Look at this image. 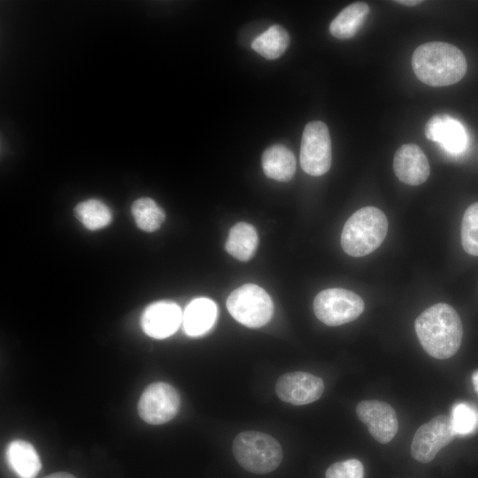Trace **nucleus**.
Listing matches in <instances>:
<instances>
[{
	"label": "nucleus",
	"mask_w": 478,
	"mask_h": 478,
	"mask_svg": "<svg viewBox=\"0 0 478 478\" xmlns=\"http://www.w3.org/2000/svg\"><path fill=\"white\" fill-rule=\"evenodd\" d=\"M415 331L425 351L437 359L453 356L463 336L458 312L445 303L436 304L423 311L415 320Z\"/></svg>",
	"instance_id": "obj_1"
},
{
	"label": "nucleus",
	"mask_w": 478,
	"mask_h": 478,
	"mask_svg": "<svg viewBox=\"0 0 478 478\" xmlns=\"http://www.w3.org/2000/svg\"><path fill=\"white\" fill-rule=\"evenodd\" d=\"M412 66L423 83L443 87L459 81L466 73L467 63L456 46L444 42H429L415 49Z\"/></svg>",
	"instance_id": "obj_2"
},
{
	"label": "nucleus",
	"mask_w": 478,
	"mask_h": 478,
	"mask_svg": "<svg viewBox=\"0 0 478 478\" xmlns=\"http://www.w3.org/2000/svg\"><path fill=\"white\" fill-rule=\"evenodd\" d=\"M388 231V220L377 207L366 206L356 211L345 222L341 245L351 257H363L375 251Z\"/></svg>",
	"instance_id": "obj_3"
},
{
	"label": "nucleus",
	"mask_w": 478,
	"mask_h": 478,
	"mask_svg": "<svg viewBox=\"0 0 478 478\" xmlns=\"http://www.w3.org/2000/svg\"><path fill=\"white\" fill-rule=\"evenodd\" d=\"M232 451L238 464L253 474H268L275 470L282 459L279 442L258 431L238 434L233 441Z\"/></svg>",
	"instance_id": "obj_4"
},
{
	"label": "nucleus",
	"mask_w": 478,
	"mask_h": 478,
	"mask_svg": "<svg viewBox=\"0 0 478 478\" xmlns=\"http://www.w3.org/2000/svg\"><path fill=\"white\" fill-rule=\"evenodd\" d=\"M231 316L252 328L266 325L274 313L271 297L261 287L248 283L235 289L227 299Z\"/></svg>",
	"instance_id": "obj_5"
},
{
	"label": "nucleus",
	"mask_w": 478,
	"mask_h": 478,
	"mask_svg": "<svg viewBox=\"0 0 478 478\" xmlns=\"http://www.w3.org/2000/svg\"><path fill=\"white\" fill-rule=\"evenodd\" d=\"M364 308V301L358 295L340 288L324 289L313 301L316 317L328 326H340L355 320Z\"/></svg>",
	"instance_id": "obj_6"
},
{
	"label": "nucleus",
	"mask_w": 478,
	"mask_h": 478,
	"mask_svg": "<svg viewBox=\"0 0 478 478\" xmlns=\"http://www.w3.org/2000/svg\"><path fill=\"white\" fill-rule=\"evenodd\" d=\"M331 160V140L327 125L319 120L307 123L300 147L302 169L310 175L320 176L329 170Z\"/></svg>",
	"instance_id": "obj_7"
},
{
	"label": "nucleus",
	"mask_w": 478,
	"mask_h": 478,
	"mask_svg": "<svg viewBox=\"0 0 478 478\" xmlns=\"http://www.w3.org/2000/svg\"><path fill=\"white\" fill-rule=\"evenodd\" d=\"M181 406L178 391L166 382L146 387L138 402V413L147 423L160 425L175 417Z\"/></svg>",
	"instance_id": "obj_8"
},
{
	"label": "nucleus",
	"mask_w": 478,
	"mask_h": 478,
	"mask_svg": "<svg viewBox=\"0 0 478 478\" xmlns=\"http://www.w3.org/2000/svg\"><path fill=\"white\" fill-rule=\"evenodd\" d=\"M455 436L450 417L436 416L417 429L411 444V454L417 461L428 463Z\"/></svg>",
	"instance_id": "obj_9"
},
{
	"label": "nucleus",
	"mask_w": 478,
	"mask_h": 478,
	"mask_svg": "<svg viewBox=\"0 0 478 478\" xmlns=\"http://www.w3.org/2000/svg\"><path fill=\"white\" fill-rule=\"evenodd\" d=\"M324 391L321 378L305 372H292L279 377L275 392L279 398L294 405H303L318 400Z\"/></svg>",
	"instance_id": "obj_10"
},
{
	"label": "nucleus",
	"mask_w": 478,
	"mask_h": 478,
	"mask_svg": "<svg viewBox=\"0 0 478 478\" xmlns=\"http://www.w3.org/2000/svg\"><path fill=\"white\" fill-rule=\"evenodd\" d=\"M356 412L377 442L388 443L396 436L398 429L397 418L389 404L378 400H364L358 404Z\"/></svg>",
	"instance_id": "obj_11"
},
{
	"label": "nucleus",
	"mask_w": 478,
	"mask_h": 478,
	"mask_svg": "<svg viewBox=\"0 0 478 478\" xmlns=\"http://www.w3.org/2000/svg\"><path fill=\"white\" fill-rule=\"evenodd\" d=\"M181 321V308L171 301L154 302L144 309L141 316L142 329L155 339L171 336L179 328Z\"/></svg>",
	"instance_id": "obj_12"
},
{
	"label": "nucleus",
	"mask_w": 478,
	"mask_h": 478,
	"mask_svg": "<svg viewBox=\"0 0 478 478\" xmlns=\"http://www.w3.org/2000/svg\"><path fill=\"white\" fill-rule=\"evenodd\" d=\"M424 131L428 140L438 143L448 153L459 155L467 148L468 135L464 126L447 114L431 117Z\"/></svg>",
	"instance_id": "obj_13"
},
{
	"label": "nucleus",
	"mask_w": 478,
	"mask_h": 478,
	"mask_svg": "<svg viewBox=\"0 0 478 478\" xmlns=\"http://www.w3.org/2000/svg\"><path fill=\"white\" fill-rule=\"evenodd\" d=\"M393 169L396 176L404 183L420 185L430 173L428 160L423 150L416 144L401 145L394 155Z\"/></svg>",
	"instance_id": "obj_14"
},
{
	"label": "nucleus",
	"mask_w": 478,
	"mask_h": 478,
	"mask_svg": "<svg viewBox=\"0 0 478 478\" xmlns=\"http://www.w3.org/2000/svg\"><path fill=\"white\" fill-rule=\"evenodd\" d=\"M218 315L216 304L206 297L192 300L182 312V327L190 336L205 334L214 325Z\"/></svg>",
	"instance_id": "obj_15"
},
{
	"label": "nucleus",
	"mask_w": 478,
	"mask_h": 478,
	"mask_svg": "<svg viewBox=\"0 0 478 478\" xmlns=\"http://www.w3.org/2000/svg\"><path fill=\"white\" fill-rule=\"evenodd\" d=\"M5 457L10 468L19 478H35L42 468L36 450L24 440L12 441L6 448Z\"/></svg>",
	"instance_id": "obj_16"
},
{
	"label": "nucleus",
	"mask_w": 478,
	"mask_h": 478,
	"mask_svg": "<svg viewBox=\"0 0 478 478\" xmlns=\"http://www.w3.org/2000/svg\"><path fill=\"white\" fill-rule=\"evenodd\" d=\"M262 167L268 178L288 181L296 172V158L287 147L280 144L273 145L262 155Z\"/></svg>",
	"instance_id": "obj_17"
},
{
	"label": "nucleus",
	"mask_w": 478,
	"mask_h": 478,
	"mask_svg": "<svg viewBox=\"0 0 478 478\" xmlns=\"http://www.w3.org/2000/svg\"><path fill=\"white\" fill-rule=\"evenodd\" d=\"M258 236L255 227L246 222H239L229 230L225 249L228 254L240 261H248L255 254Z\"/></svg>",
	"instance_id": "obj_18"
},
{
	"label": "nucleus",
	"mask_w": 478,
	"mask_h": 478,
	"mask_svg": "<svg viewBox=\"0 0 478 478\" xmlns=\"http://www.w3.org/2000/svg\"><path fill=\"white\" fill-rule=\"evenodd\" d=\"M369 13V6L363 2L351 4L342 10L332 20L329 31L338 39L353 37L359 30Z\"/></svg>",
	"instance_id": "obj_19"
},
{
	"label": "nucleus",
	"mask_w": 478,
	"mask_h": 478,
	"mask_svg": "<svg viewBox=\"0 0 478 478\" xmlns=\"http://www.w3.org/2000/svg\"><path fill=\"white\" fill-rule=\"evenodd\" d=\"M289 44L288 32L282 27L274 25L254 39L251 48L267 59H275L284 53Z\"/></svg>",
	"instance_id": "obj_20"
},
{
	"label": "nucleus",
	"mask_w": 478,
	"mask_h": 478,
	"mask_svg": "<svg viewBox=\"0 0 478 478\" xmlns=\"http://www.w3.org/2000/svg\"><path fill=\"white\" fill-rule=\"evenodd\" d=\"M131 212L137 227L146 232L158 229L166 219L163 209L150 197L136 199Z\"/></svg>",
	"instance_id": "obj_21"
},
{
	"label": "nucleus",
	"mask_w": 478,
	"mask_h": 478,
	"mask_svg": "<svg viewBox=\"0 0 478 478\" xmlns=\"http://www.w3.org/2000/svg\"><path fill=\"white\" fill-rule=\"evenodd\" d=\"M74 214L83 226L90 230L103 228L112 221L111 210L97 199L79 203L74 208Z\"/></svg>",
	"instance_id": "obj_22"
},
{
	"label": "nucleus",
	"mask_w": 478,
	"mask_h": 478,
	"mask_svg": "<svg viewBox=\"0 0 478 478\" xmlns=\"http://www.w3.org/2000/svg\"><path fill=\"white\" fill-rule=\"evenodd\" d=\"M450 419L456 436H468L478 431V407L473 404L456 403Z\"/></svg>",
	"instance_id": "obj_23"
},
{
	"label": "nucleus",
	"mask_w": 478,
	"mask_h": 478,
	"mask_svg": "<svg viewBox=\"0 0 478 478\" xmlns=\"http://www.w3.org/2000/svg\"><path fill=\"white\" fill-rule=\"evenodd\" d=\"M461 243L466 252L478 257V202L469 205L463 215Z\"/></svg>",
	"instance_id": "obj_24"
},
{
	"label": "nucleus",
	"mask_w": 478,
	"mask_h": 478,
	"mask_svg": "<svg viewBox=\"0 0 478 478\" xmlns=\"http://www.w3.org/2000/svg\"><path fill=\"white\" fill-rule=\"evenodd\" d=\"M326 478H363V464L356 459L339 461L331 465L326 471Z\"/></svg>",
	"instance_id": "obj_25"
},
{
	"label": "nucleus",
	"mask_w": 478,
	"mask_h": 478,
	"mask_svg": "<svg viewBox=\"0 0 478 478\" xmlns=\"http://www.w3.org/2000/svg\"><path fill=\"white\" fill-rule=\"evenodd\" d=\"M42 478H76L74 475H73L70 473L66 472H58L54 474H50L49 475H46Z\"/></svg>",
	"instance_id": "obj_26"
},
{
	"label": "nucleus",
	"mask_w": 478,
	"mask_h": 478,
	"mask_svg": "<svg viewBox=\"0 0 478 478\" xmlns=\"http://www.w3.org/2000/svg\"><path fill=\"white\" fill-rule=\"evenodd\" d=\"M396 3L397 4H404V5H407V6H414V5H417L420 3H422V1H417V0H401V1H396Z\"/></svg>",
	"instance_id": "obj_27"
},
{
	"label": "nucleus",
	"mask_w": 478,
	"mask_h": 478,
	"mask_svg": "<svg viewBox=\"0 0 478 478\" xmlns=\"http://www.w3.org/2000/svg\"><path fill=\"white\" fill-rule=\"evenodd\" d=\"M472 382L475 392L478 394V370L472 374Z\"/></svg>",
	"instance_id": "obj_28"
}]
</instances>
